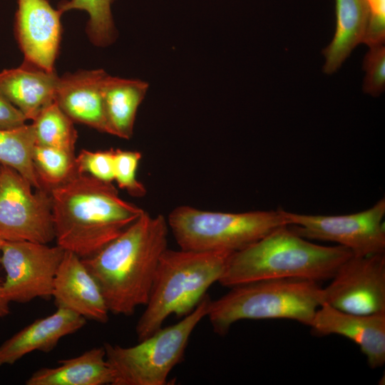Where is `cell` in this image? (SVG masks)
Wrapping results in <instances>:
<instances>
[{
  "mask_svg": "<svg viewBox=\"0 0 385 385\" xmlns=\"http://www.w3.org/2000/svg\"><path fill=\"white\" fill-rule=\"evenodd\" d=\"M168 234L167 220L145 211L98 252L82 259L109 312L130 316L147 304Z\"/></svg>",
  "mask_w": 385,
  "mask_h": 385,
  "instance_id": "cell-1",
  "label": "cell"
},
{
  "mask_svg": "<svg viewBox=\"0 0 385 385\" xmlns=\"http://www.w3.org/2000/svg\"><path fill=\"white\" fill-rule=\"evenodd\" d=\"M56 245L81 259L98 252L145 211L112 183L77 174L50 191Z\"/></svg>",
  "mask_w": 385,
  "mask_h": 385,
  "instance_id": "cell-2",
  "label": "cell"
},
{
  "mask_svg": "<svg viewBox=\"0 0 385 385\" xmlns=\"http://www.w3.org/2000/svg\"><path fill=\"white\" fill-rule=\"evenodd\" d=\"M351 255L345 247L314 244L283 225L232 253L218 282L230 288L266 279H331Z\"/></svg>",
  "mask_w": 385,
  "mask_h": 385,
  "instance_id": "cell-3",
  "label": "cell"
},
{
  "mask_svg": "<svg viewBox=\"0 0 385 385\" xmlns=\"http://www.w3.org/2000/svg\"><path fill=\"white\" fill-rule=\"evenodd\" d=\"M231 254L167 248L160 259L148 301L135 327L138 341L160 329L169 316L184 317L192 312L207 289L219 282Z\"/></svg>",
  "mask_w": 385,
  "mask_h": 385,
  "instance_id": "cell-4",
  "label": "cell"
},
{
  "mask_svg": "<svg viewBox=\"0 0 385 385\" xmlns=\"http://www.w3.org/2000/svg\"><path fill=\"white\" fill-rule=\"evenodd\" d=\"M230 289L211 299L207 314L213 331L220 336L243 319H287L309 327L322 304L319 282L304 278L261 279Z\"/></svg>",
  "mask_w": 385,
  "mask_h": 385,
  "instance_id": "cell-5",
  "label": "cell"
},
{
  "mask_svg": "<svg viewBox=\"0 0 385 385\" xmlns=\"http://www.w3.org/2000/svg\"><path fill=\"white\" fill-rule=\"evenodd\" d=\"M167 222L180 249L231 253L247 247L281 226L287 225L282 209L224 212L188 205L173 210Z\"/></svg>",
  "mask_w": 385,
  "mask_h": 385,
  "instance_id": "cell-6",
  "label": "cell"
},
{
  "mask_svg": "<svg viewBox=\"0 0 385 385\" xmlns=\"http://www.w3.org/2000/svg\"><path fill=\"white\" fill-rule=\"evenodd\" d=\"M211 298L206 294L195 309L176 324L163 328L133 346L106 342V358L113 371L112 385H165L184 357L190 337L207 317Z\"/></svg>",
  "mask_w": 385,
  "mask_h": 385,
  "instance_id": "cell-7",
  "label": "cell"
},
{
  "mask_svg": "<svg viewBox=\"0 0 385 385\" xmlns=\"http://www.w3.org/2000/svg\"><path fill=\"white\" fill-rule=\"evenodd\" d=\"M0 237L48 244L55 240L50 192L37 190L14 169L2 165Z\"/></svg>",
  "mask_w": 385,
  "mask_h": 385,
  "instance_id": "cell-8",
  "label": "cell"
},
{
  "mask_svg": "<svg viewBox=\"0 0 385 385\" xmlns=\"http://www.w3.org/2000/svg\"><path fill=\"white\" fill-rule=\"evenodd\" d=\"M287 225L307 240L337 243L354 256L385 253V199L371 207L349 215H313L282 209Z\"/></svg>",
  "mask_w": 385,
  "mask_h": 385,
  "instance_id": "cell-9",
  "label": "cell"
},
{
  "mask_svg": "<svg viewBox=\"0 0 385 385\" xmlns=\"http://www.w3.org/2000/svg\"><path fill=\"white\" fill-rule=\"evenodd\" d=\"M65 250L29 241H4L0 262L6 272L1 284L11 302L27 303L52 296L53 280Z\"/></svg>",
  "mask_w": 385,
  "mask_h": 385,
  "instance_id": "cell-10",
  "label": "cell"
},
{
  "mask_svg": "<svg viewBox=\"0 0 385 385\" xmlns=\"http://www.w3.org/2000/svg\"><path fill=\"white\" fill-rule=\"evenodd\" d=\"M322 288V304L341 311L371 314L385 312V254L351 255Z\"/></svg>",
  "mask_w": 385,
  "mask_h": 385,
  "instance_id": "cell-11",
  "label": "cell"
},
{
  "mask_svg": "<svg viewBox=\"0 0 385 385\" xmlns=\"http://www.w3.org/2000/svg\"><path fill=\"white\" fill-rule=\"evenodd\" d=\"M61 15L48 0H17L14 34L24 61L48 72L55 71Z\"/></svg>",
  "mask_w": 385,
  "mask_h": 385,
  "instance_id": "cell-12",
  "label": "cell"
},
{
  "mask_svg": "<svg viewBox=\"0 0 385 385\" xmlns=\"http://www.w3.org/2000/svg\"><path fill=\"white\" fill-rule=\"evenodd\" d=\"M316 337L339 334L356 343L371 369L385 363V312L358 314L345 312L327 304L317 309L310 324Z\"/></svg>",
  "mask_w": 385,
  "mask_h": 385,
  "instance_id": "cell-13",
  "label": "cell"
},
{
  "mask_svg": "<svg viewBox=\"0 0 385 385\" xmlns=\"http://www.w3.org/2000/svg\"><path fill=\"white\" fill-rule=\"evenodd\" d=\"M51 297L57 307L99 323L108 321L109 311L98 283L82 259L72 252L65 250L53 280Z\"/></svg>",
  "mask_w": 385,
  "mask_h": 385,
  "instance_id": "cell-14",
  "label": "cell"
},
{
  "mask_svg": "<svg viewBox=\"0 0 385 385\" xmlns=\"http://www.w3.org/2000/svg\"><path fill=\"white\" fill-rule=\"evenodd\" d=\"M107 75L102 69L65 73L58 78L54 101L73 122L111 134L103 97Z\"/></svg>",
  "mask_w": 385,
  "mask_h": 385,
  "instance_id": "cell-15",
  "label": "cell"
},
{
  "mask_svg": "<svg viewBox=\"0 0 385 385\" xmlns=\"http://www.w3.org/2000/svg\"><path fill=\"white\" fill-rule=\"evenodd\" d=\"M86 323L80 314L57 307L52 314L35 320L0 346V366L11 365L34 351L49 352L61 338L78 331Z\"/></svg>",
  "mask_w": 385,
  "mask_h": 385,
  "instance_id": "cell-16",
  "label": "cell"
},
{
  "mask_svg": "<svg viewBox=\"0 0 385 385\" xmlns=\"http://www.w3.org/2000/svg\"><path fill=\"white\" fill-rule=\"evenodd\" d=\"M58 78L55 71L24 61L17 68L0 72V94L32 120L54 101Z\"/></svg>",
  "mask_w": 385,
  "mask_h": 385,
  "instance_id": "cell-17",
  "label": "cell"
},
{
  "mask_svg": "<svg viewBox=\"0 0 385 385\" xmlns=\"http://www.w3.org/2000/svg\"><path fill=\"white\" fill-rule=\"evenodd\" d=\"M58 366L41 368L26 381V385L113 384L114 376L104 346L93 347L81 355L59 360Z\"/></svg>",
  "mask_w": 385,
  "mask_h": 385,
  "instance_id": "cell-18",
  "label": "cell"
},
{
  "mask_svg": "<svg viewBox=\"0 0 385 385\" xmlns=\"http://www.w3.org/2000/svg\"><path fill=\"white\" fill-rule=\"evenodd\" d=\"M336 30L331 43L323 51V71L336 72L354 48L363 43L369 20L366 0H335Z\"/></svg>",
  "mask_w": 385,
  "mask_h": 385,
  "instance_id": "cell-19",
  "label": "cell"
},
{
  "mask_svg": "<svg viewBox=\"0 0 385 385\" xmlns=\"http://www.w3.org/2000/svg\"><path fill=\"white\" fill-rule=\"evenodd\" d=\"M148 89V83L141 80L106 76L103 97L111 135L126 140L133 136L137 111Z\"/></svg>",
  "mask_w": 385,
  "mask_h": 385,
  "instance_id": "cell-20",
  "label": "cell"
},
{
  "mask_svg": "<svg viewBox=\"0 0 385 385\" xmlns=\"http://www.w3.org/2000/svg\"><path fill=\"white\" fill-rule=\"evenodd\" d=\"M36 137L32 124L0 130V163L16 170L37 190H43L33 164Z\"/></svg>",
  "mask_w": 385,
  "mask_h": 385,
  "instance_id": "cell-21",
  "label": "cell"
},
{
  "mask_svg": "<svg viewBox=\"0 0 385 385\" xmlns=\"http://www.w3.org/2000/svg\"><path fill=\"white\" fill-rule=\"evenodd\" d=\"M36 143L74 153L77 131L73 121L53 101L32 120Z\"/></svg>",
  "mask_w": 385,
  "mask_h": 385,
  "instance_id": "cell-22",
  "label": "cell"
},
{
  "mask_svg": "<svg viewBox=\"0 0 385 385\" xmlns=\"http://www.w3.org/2000/svg\"><path fill=\"white\" fill-rule=\"evenodd\" d=\"M75 158L74 153L36 144L32 160L43 189L50 192L77 175Z\"/></svg>",
  "mask_w": 385,
  "mask_h": 385,
  "instance_id": "cell-23",
  "label": "cell"
},
{
  "mask_svg": "<svg viewBox=\"0 0 385 385\" xmlns=\"http://www.w3.org/2000/svg\"><path fill=\"white\" fill-rule=\"evenodd\" d=\"M115 0H66L58 9L63 14L71 10L85 11L88 14L86 31L91 41L98 46H107L116 38L111 11Z\"/></svg>",
  "mask_w": 385,
  "mask_h": 385,
  "instance_id": "cell-24",
  "label": "cell"
},
{
  "mask_svg": "<svg viewBox=\"0 0 385 385\" xmlns=\"http://www.w3.org/2000/svg\"><path fill=\"white\" fill-rule=\"evenodd\" d=\"M141 158L138 151L114 150V180L120 189L135 197H142L147 193L145 186L137 179Z\"/></svg>",
  "mask_w": 385,
  "mask_h": 385,
  "instance_id": "cell-25",
  "label": "cell"
},
{
  "mask_svg": "<svg viewBox=\"0 0 385 385\" xmlns=\"http://www.w3.org/2000/svg\"><path fill=\"white\" fill-rule=\"evenodd\" d=\"M78 174H86L106 183L114 180V149L82 150L75 158Z\"/></svg>",
  "mask_w": 385,
  "mask_h": 385,
  "instance_id": "cell-26",
  "label": "cell"
},
{
  "mask_svg": "<svg viewBox=\"0 0 385 385\" xmlns=\"http://www.w3.org/2000/svg\"><path fill=\"white\" fill-rule=\"evenodd\" d=\"M369 47L364 61L363 89L369 95L379 96L385 87V48L384 43Z\"/></svg>",
  "mask_w": 385,
  "mask_h": 385,
  "instance_id": "cell-27",
  "label": "cell"
},
{
  "mask_svg": "<svg viewBox=\"0 0 385 385\" xmlns=\"http://www.w3.org/2000/svg\"><path fill=\"white\" fill-rule=\"evenodd\" d=\"M369 20L363 43L369 46L384 43L385 0H366Z\"/></svg>",
  "mask_w": 385,
  "mask_h": 385,
  "instance_id": "cell-28",
  "label": "cell"
},
{
  "mask_svg": "<svg viewBox=\"0 0 385 385\" xmlns=\"http://www.w3.org/2000/svg\"><path fill=\"white\" fill-rule=\"evenodd\" d=\"M26 120L24 115L0 94V130L21 127L26 124Z\"/></svg>",
  "mask_w": 385,
  "mask_h": 385,
  "instance_id": "cell-29",
  "label": "cell"
},
{
  "mask_svg": "<svg viewBox=\"0 0 385 385\" xmlns=\"http://www.w3.org/2000/svg\"><path fill=\"white\" fill-rule=\"evenodd\" d=\"M10 301L5 296L1 284H0V317H3L10 312Z\"/></svg>",
  "mask_w": 385,
  "mask_h": 385,
  "instance_id": "cell-30",
  "label": "cell"
},
{
  "mask_svg": "<svg viewBox=\"0 0 385 385\" xmlns=\"http://www.w3.org/2000/svg\"><path fill=\"white\" fill-rule=\"evenodd\" d=\"M4 242V240L0 237V254L1 252V249L3 247ZM0 258H1V255H0Z\"/></svg>",
  "mask_w": 385,
  "mask_h": 385,
  "instance_id": "cell-31",
  "label": "cell"
},
{
  "mask_svg": "<svg viewBox=\"0 0 385 385\" xmlns=\"http://www.w3.org/2000/svg\"><path fill=\"white\" fill-rule=\"evenodd\" d=\"M1 170H2V164L0 163V176L1 173Z\"/></svg>",
  "mask_w": 385,
  "mask_h": 385,
  "instance_id": "cell-32",
  "label": "cell"
}]
</instances>
